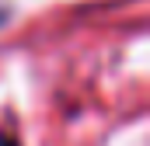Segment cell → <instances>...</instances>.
<instances>
[{
  "label": "cell",
  "mask_w": 150,
  "mask_h": 146,
  "mask_svg": "<svg viewBox=\"0 0 150 146\" xmlns=\"http://www.w3.org/2000/svg\"><path fill=\"white\" fill-rule=\"evenodd\" d=\"M0 146H21V143L14 139V132H4V129H0Z\"/></svg>",
  "instance_id": "cell-1"
},
{
  "label": "cell",
  "mask_w": 150,
  "mask_h": 146,
  "mask_svg": "<svg viewBox=\"0 0 150 146\" xmlns=\"http://www.w3.org/2000/svg\"><path fill=\"white\" fill-rule=\"evenodd\" d=\"M7 21H11V7H7V4H0V28H4Z\"/></svg>",
  "instance_id": "cell-2"
}]
</instances>
